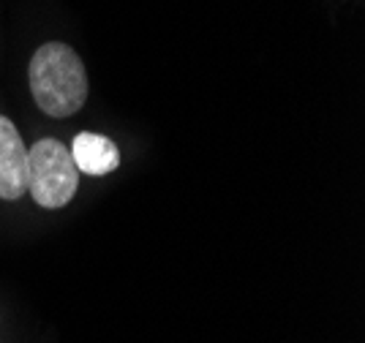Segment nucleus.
I'll use <instances>...</instances> for the list:
<instances>
[{"instance_id":"obj_4","label":"nucleus","mask_w":365,"mask_h":343,"mask_svg":"<svg viewBox=\"0 0 365 343\" xmlns=\"http://www.w3.org/2000/svg\"><path fill=\"white\" fill-rule=\"evenodd\" d=\"M71 158H74L79 172H85L91 178H104V175L115 172L120 166V150L109 136L82 131V134L74 136Z\"/></svg>"},{"instance_id":"obj_2","label":"nucleus","mask_w":365,"mask_h":343,"mask_svg":"<svg viewBox=\"0 0 365 343\" xmlns=\"http://www.w3.org/2000/svg\"><path fill=\"white\" fill-rule=\"evenodd\" d=\"M79 188V169H76L71 150H66L58 139H38L28 150V191L38 208L58 210L74 199Z\"/></svg>"},{"instance_id":"obj_3","label":"nucleus","mask_w":365,"mask_h":343,"mask_svg":"<svg viewBox=\"0 0 365 343\" xmlns=\"http://www.w3.org/2000/svg\"><path fill=\"white\" fill-rule=\"evenodd\" d=\"M28 191V148L9 118L0 115V199L14 202Z\"/></svg>"},{"instance_id":"obj_1","label":"nucleus","mask_w":365,"mask_h":343,"mask_svg":"<svg viewBox=\"0 0 365 343\" xmlns=\"http://www.w3.org/2000/svg\"><path fill=\"white\" fill-rule=\"evenodd\" d=\"M28 82L36 106L49 118H71L88 101L85 63L61 41H49L33 52Z\"/></svg>"}]
</instances>
